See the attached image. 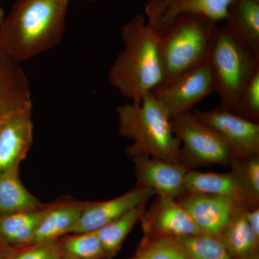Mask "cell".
Here are the masks:
<instances>
[{"label":"cell","instance_id":"6da1fadb","mask_svg":"<svg viewBox=\"0 0 259 259\" xmlns=\"http://www.w3.org/2000/svg\"><path fill=\"white\" fill-rule=\"evenodd\" d=\"M70 0H17L0 26V47L27 61L60 44Z\"/></svg>","mask_w":259,"mask_h":259},{"label":"cell","instance_id":"7a4b0ae2","mask_svg":"<svg viewBox=\"0 0 259 259\" xmlns=\"http://www.w3.org/2000/svg\"><path fill=\"white\" fill-rule=\"evenodd\" d=\"M121 36L124 49L110 68L109 79L124 97L139 103L166 79L159 35L144 15L137 14L122 25Z\"/></svg>","mask_w":259,"mask_h":259},{"label":"cell","instance_id":"3957f363","mask_svg":"<svg viewBox=\"0 0 259 259\" xmlns=\"http://www.w3.org/2000/svg\"><path fill=\"white\" fill-rule=\"evenodd\" d=\"M116 111L119 134L134 141L126 148L130 158L146 155L181 163V143L174 134L171 116L152 93H146L139 103L117 107Z\"/></svg>","mask_w":259,"mask_h":259},{"label":"cell","instance_id":"277c9868","mask_svg":"<svg viewBox=\"0 0 259 259\" xmlns=\"http://www.w3.org/2000/svg\"><path fill=\"white\" fill-rule=\"evenodd\" d=\"M218 28L207 17L183 15L158 34L165 81L207 62Z\"/></svg>","mask_w":259,"mask_h":259},{"label":"cell","instance_id":"5b68a950","mask_svg":"<svg viewBox=\"0 0 259 259\" xmlns=\"http://www.w3.org/2000/svg\"><path fill=\"white\" fill-rule=\"evenodd\" d=\"M219 106L235 113L238 100L255 71L259 58L237 41L225 27L218 28L207 61Z\"/></svg>","mask_w":259,"mask_h":259},{"label":"cell","instance_id":"8992f818","mask_svg":"<svg viewBox=\"0 0 259 259\" xmlns=\"http://www.w3.org/2000/svg\"><path fill=\"white\" fill-rule=\"evenodd\" d=\"M171 121L174 134L182 144L180 163L187 169L216 164L229 166L236 157L231 146L192 112L174 116Z\"/></svg>","mask_w":259,"mask_h":259},{"label":"cell","instance_id":"52a82bcc","mask_svg":"<svg viewBox=\"0 0 259 259\" xmlns=\"http://www.w3.org/2000/svg\"><path fill=\"white\" fill-rule=\"evenodd\" d=\"M171 117L192 112V107L214 93L212 71L208 62L165 81L151 92Z\"/></svg>","mask_w":259,"mask_h":259},{"label":"cell","instance_id":"ba28073f","mask_svg":"<svg viewBox=\"0 0 259 259\" xmlns=\"http://www.w3.org/2000/svg\"><path fill=\"white\" fill-rule=\"evenodd\" d=\"M201 233L219 238L241 209L246 208L227 197L185 192L176 199Z\"/></svg>","mask_w":259,"mask_h":259},{"label":"cell","instance_id":"9c48e42d","mask_svg":"<svg viewBox=\"0 0 259 259\" xmlns=\"http://www.w3.org/2000/svg\"><path fill=\"white\" fill-rule=\"evenodd\" d=\"M233 0H147V24L158 34L183 15H202L215 22L225 20Z\"/></svg>","mask_w":259,"mask_h":259},{"label":"cell","instance_id":"30bf717a","mask_svg":"<svg viewBox=\"0 0 259 259\" xmlns=\"http://www.w3.org/2000/svg\"><path fill=\"white\" fill-rule=\"evenodd\" d=\"M200 122L219 134L236 156L259 154V124L218 106L208 111L193 110Z\"/></svg>","mask_w":259,"mask_h":259},{"label":"cell","instance_id":"8fae6325","mask_svg":"<svg viewBox=\"0 0 259 259\" xmlns=\"http://www.w3.org/2000/svg\"><path fill=\"white\" fill-rule=\"evenodd\" d=\"M156 193L151 189L137 184L120 197L98 202H85L82 212L71 234L98 231L123 215L129 210L147 203Z\"/></svg>","mask_w":259,"mask_h":259},{"label":"cell","instance_id":"7c38bea8","mask_svg":"<svg viewBox=\"0 0 259 259\" xmlns=\"http://www.w3.org/2000/svg\"><path fill=\"white\" fill-rule=\"evenodd\" d=\"M144 236L183 238L201 233L175 199L157 196L140 218Z\"/></svg>","mask_w":259,"mask_h":259},{"label":"cell","instance_id":"4fadbf2b","mask_svg":"<svg viewBox=\"0 0 259 259\" xmlns=\"http://www.w3.org/2000/svg\"><path fill=\"white\" fill-rule=\"evenodd\" d=\"M134 161L137 184L151 189L160 197L177 199L185 193V180L188 171L181 163L139 155Z\"/></svg>","mask_w":259,"mask_h":259},{"label":"cell","instance_id":"5bb4252c","mask_svg":"<svg viewBox=\"0 0 259 259\" xmlns=\"http://www.w3.org/2000/svg\"><path fill=\"white\" fill-rule=\"evenodd\" d=\"M30 87L20 63L0 47V130L12 116L32 108Z\"/></svg>","mask_w":259,"mask_h":259},{"label":"cell","instance_id":"9a60e30c","mask_svg":"<svg viewBox=\"0 0 259 259\" xmlns=\"http://www.w3.org/2000/svg\"><path fill=\"white\" fill-rule=\"evenodd\" d=\"M32 108L18 112L0 130V172L20 167L33 138Z\"/></svg>","mask_w":259,"mask_h":259},{"label":"cell","instance_id":"2e32d148","mask_svg":"<svg viewBox=\"0 0 259 259\" xmlns=\"http://www.w3.org/2000/svg\"><path fill=\"white\" fill-rule=\"evenodd\" d=\"M225 21L232 36L259 58V0H233Z\"/></svg>","mask_w":259,"mask_h":259},{"label":"cell","instance_id":"e0dca14e","mask_svg":"<svg viewBox=\"0 0 259 259\" xmlns=\"http://www.w3.org/2000/svg\"><path fill=\"white\" fill-rule=\"evenodd\" d=\"M185 192L227 197L246 208L248 200L241 184L231 173H202L188 170L185 180Z\"/></svg>","mask_w":259,"mask_h":259},{"label":"cell","instance_id":"ac0fdd59","mask_svg":"<svg viewBox=\"0 0 259 259\" xmlns=\"http://www.w3.org/2000/svg\"><path fill=\"white\" fill-rule=\"evenodd\" d=\"M83 204L84 202L49 204L47 212L37 227L32 244L55 241L71 233L79 221Z\"/></svg>","mask_w":259,"mask_h":259},{"label":"cell","instance_id":"d6986e66","mask_svg":"<svg viewBox=\"0 0 259 259\" xmlns=\"http://www.w3.org/2000/svg\"><path fill=\"white\" fill-rule=\"evenodd\" d=\"M48 206L0 215V235L6 244L13 249L32 245Z\"/></svg>","mask_w":259,"mask_h":259},{"label":"cell","instance_id":"ffe728a7","mask_svg":"<svg viewBox=\"0 0 259 259\" xmlns=\"http://www.w3.org/2000/svg\"><path fill=\"white\" fill-rule=\"evenodd\" d=\"M19 168L0 172V215L44 206L24 187Z\"/></svg>","mask_w":259,"mask_h":259},{"label":"cell","instance_id":"44dd1931","mask_svg":"<svg viewBox=\"0 0 259 259\" xmlns=\"http://www.w3.org/2000/svg\"><path fill=\"white\" fill-rule=\"evenodd\" d=\"M241 209L223 230L218 239L233 259H238L258 250L259 238L252 231Z\"/></svg>","mask_w":259,"mask_h":259},{"label":"cell","instance_id":"7402d4cb","mask_svg":"<svg viewBox=\"0 0 259 259\" xmlns=\"http://www.w3.org/2000/svg\"><path fill=\"white\" fill-rule=\"evenodd\" d=\"M146 204L134 207L115 221L97 231L107 259L113 258L120 250L127 235L146 210Z\"/></svg>","mask_w":259,"mask_h":259},{"label":"cell","instance_id":"603a6c76","mask_svg":"<svg viewBox=\"0 0 259 259\" xmlns=\"http://www.w3.org/2000/svg\"><path fill=\"white\" fill-rule=\"evenodd\" d=\"M229 166L241 184L248 200V207H259V154L236 156Z\"/></svg>","mask_w":259,"mask_h":259},{"label":"cell","instance_id":"cb8c5ba5","mask_svg":"<svg viewBox=\"0 0 259 259\" xmlns=\"http://www.w3.org/2000/svg\"><path fill=\"white\" fill-rule=\"evenodd\" d=\"M177 239L187 259H233L216 237L199 233Z\"/></svg>","mask_w":259,"mask_h":259},{"label":"cell","instance_id":"d4e9b609","mask_svg":"<svg viewBox=\"0 0 259 259\" xmlns=\"http://www.w3.org/2000/svg\"><path fill=\"white\" fill-rule=\"evenodd\" d=\"M65 254L76 259H107L97 231L61 238Z\"/></svg>","mask_w":259,"mask_h":259},{"label":"cell","instance_id":"484cf974","mask_svg":"<svg viewBox=\"0 0 259 259\" xmlns=\"http://www.w3.org/2000/svg\"><path fill=\"white\" fill-rule=\"evenodd\" d=\"M136 256L140 259H187L177 238L144 236Z\"/></svg>","mask_w":259,"mask_h":259},{"label":"cell","instance_id":"4316f807","mask_svg":"<svg viewBox=\"0 0 259 259\" xmlns=\"http://www.w3.org/2000/svg\"><path fill=\"white\" fill-rule=\"evenodd\" d=\"M235 114L246 120L259 121V69L242 93Z\"/></svg>","mask_w":259,"mask_h":259},{"label":"cell","instance_id":"83f0119b","mask_svg":"<svg viewBox=\"0 0 259 259\" xmlns=\"http://www.w3.org/2000/svg\"><path fill=\"white\" fill-rule=\"evenodd\" d=\"M64 255L60 238L13 249L10 259H61Z\"/></svg>","mask_w":259,"mask_h":259},{"label":"cell","instance_id":"f1b7e54d","mask_svg":"<svg viewBox=\"0 0 259 259\" xmlns=\"http://www.w3.org/2000/svg\"><path fill=\"white\" fill-rule=\"evenodd\" d=\"M244 215L252 231L259 238V207L245 208Z\"/></svg>","mask_w":259,"mask_h":259},{"label":"cell","instance_id":"f546056e","mask_svg":"<svg viewBox=\"0 0 259 259\" xmlns=\"http://www.w3.org/2000/svg\"><path fill=\"white\" fill-rule=\"evenodd\" d=\"M13 248L6 244L0 235V259H10Z\"/></svg>","mask_w":259,"mask_h":259},{"label":"cell","instance_id":"4dcf8cb0","mask_svg":"<svg viewBox=\"0 0 259 259\" xmlns=\"http://www.w3.org/2000/svg\"><path fill=\"white\" fill-rule=\"evenodd\" d=\"M238 259H259L258 250H256V251L253 252V253H250V254Z\"/></svg>","mask_w":259,"mask_h":259},{"label":"cell","instance_id":"1f68e13d","mask_svg":"<svg viewBox=\"0 0 259 259\" xmlns=\"http://www.w3.org/2000/svg\"><path fill=\"white\" fill-rule=\"evenodd\" d=\"M5 11L3 9V7L0 5V26H1L2 23H3V20L5 19Z\"/></svg>","mask_w":259,"mask_h":259},{"label":"cell","instance_id":"d6a6232c","mask_svg":"<svg viewBox=\"0 0 259 259\" xmlns=\"http://www.w3.org/2000/svg\"><path fill=\"white\" fill-rule=\"evenodd\" d=\"M61 259H76L75 258H73V257L70 256L69 255L65 254L64 256L62 257Z\"/></svg>","mask_w":259,"mask_h":259},{"label":"cell","instance_id":"836d02e7","mask_svg":"<svg viewBox=\"0 0 259 259\" xmlns=\"http://www.w3.org/2000/svg\"><path fill=\"white\" fill-rule=\"evenodd\" d=\"M131 259H140V258H139V257L136 256V255H135V256L134 257V258H131Z\"/></svg>","mask_w":259,"mask_h":259},{"label":"cell","instance_id":"e575fe53","mask_svg":"<svg viewBox=\"0 0 259 259\" xmlns=\"http://www.w3.org/2000/svg\"><path fill=\"white\" fill-rule=\"evenodd\" d=\"M86 1H89V2H95V0H86Z\"/></svg>","mask_w":259,"mask_h":259}]
</instances>
